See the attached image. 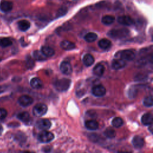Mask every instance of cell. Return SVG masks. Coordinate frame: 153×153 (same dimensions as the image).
<instances>
[{
	"instance_id": "obj_1",
	"label": "cell",
	"mask_w": 153,
	"mask_h": 153,
	"mask_svg": "<svg viewBox=\"0 0 153 153\" xmlns=\"http://www.w3.org/2000/svg\"><path fill=\"white\" fill-rule=\"evenodd\" d=\"M108 36L114 39H122L129 35V31L126 28L112 29L108 33Z\"/></svg>"
},
{
	"instance_id": "obj_2",
	"label": "cell",
	"mask_w": 153,
	"mask_h": 153,
	"mask_svg": "<svg viewBox=\"0 0 153 153\" xmlns=\"http://www.w3.org/2000/svg\"><path fill=\"white\" fill-rule=\"evenodd\" d=\"M71 83V81L67 78L60 79L56 81L54 83V87L59 92L67 91Z\"/></svg>"
},
{
	"instance_id": "obj_3",
	"label": "cell",
	"mask_w": 153,
	"mask_h": 153,
	"mask_svg": "<svg viewBox=\"0 0 153 153\" xmlns=\"http://www.w3.org/2000/svg\"><path fill=\"white\" fill-rule=\"evenodd\" d=\"M116 56L124 61H132L135 58V53L131 50H124L117 53Z\"/></svg>"
},
{
	"instance_id": "obj_4",
	"label": "cell",
	"mask_w": 153,
	"mask_h": 153,
	"mask_svg": "<svg viewBox=\"0 0 153 153\" xmlns=\"http://www.w3.org/2000/svg\"><path fill=\"white\" fill-rule=\"evenodd\" d=\"M33 114L36 117H41L46 114L47 107L44 103H38L33 108Z\"/></svg>"
},
{
	"instance_id": "obj_5",
	"label": "cell",
	"mask_w": 153,
	"mask_h": 153,
	"mask_svg": "<svg viewBox=\"0 0 153 153\" xmlns=\"http://www.w3.org/2000/svg\"><path fill=\"white\" fill-rule=\"evenodd\" d=\"M38 140L43 143H48L52 141L54 139V135L46 131H43V132H40L38 136Z\"/></svg>"
},
{
	"instance_id": "obj_6",
	"label": "cell",
	"mask_w": 153,
	"mask_h": 153,
	"mask_svg": "<svg viewBox=\"0 0 153 153\" xmlns=\"http://www.w3.org/2000/svg\"><path fill=\"white\" fill-rule=\"evenodd\" d=\"M36 126L39 129L42 131H47L52 126V123L47 119H40L36 123Z\"/></svg>"
},
{
	"instance_id": "obj_7",
	"label": "cell",
	"mask_w": 153,
	"mask_h": 153,
	"mask_svg": "<svg viewBox=\"0 0 153 153\" xmlns=\"http://www.w3.org/2000/svg\"><path fill=\"white\" fill-rule=\"evenodd\" d=\"M20 105L23 107L29 106L33 102V99L28 95H22L18 99Z\"/></svg>"
},
{
	"instance_id": "obj_8",
	"label": "cell",
	"mask_w": 153,
	"mask_h": 153,
	"mask_svg": "<svg viewBox=\"0 0 153 153\" xmlns=\"http://www.w3.org/2000/svg\"><path fill=\"white\" fill-rule=\"evenodd\" d=\"M92 93L97 97H101L106 93V88L102 85H96L92 88Z\"/></svg>"
},
{
	"instance_id": "obj_9",
	"label": "cell",
	"mask_w": 153,
	"mask_h": 153,
	"mask_svg": "<svg viewBox=\"0 0 153 153\" xmlns=\"http://www.w3.org/2000/svg\"><path fill=\"white\" fill-rule=\"evenodd\" d=\"M13 7V3L7 0H2L0 2V10L3 12L7 13L10 12Z\"/></svg>"
},
{
	"instance_id": "obj_10",
	"label": "cell",
	"mask_w": 153,
	"mask_h": 153,
	"mask_svg": "<svg viewBox=\"0 0 153 153\" xmlns=\"http://www.w3.org/2000/svg\"><path fill=\"white\" fill-rule=\"evenodd\" d=\"M60 69L63 74L69 75L72 71V67L71 64L66 61H64L61 63L60 65Z\"/></svg>"
},
{
	"instance_id": "obj_11",
	"label": "cell",
	"mask_w": 153,
	"mask_h": 153,
	"mask_svg": "<svg viewBox=\"0 0 153 153\" xmlns=\"http://www.w3.org/2000/svg\"><path fill=\"white\" fill-rule=\"evenodd\" d=\"M118 22L123 25L131 26L133 23V19L128 16H122L118 18Z\"/></svg>"
},
{
	"instance_id": "obj_12",
	"label": "cell",
	"mask_w": 153,
	"mask_h": 153,
	"mask_svg": "<svg viewBox=\"0 0 153 153\" xmlns=\"http://www.w3.org/2000/svg\"><path fill=\"white\" fill-rule=\"evenodd\" d=\"M18 118L26 124H30L32 122V119L29 114L27 112H22L18 115Z\"/></svg>"
},
{
	"instance_id": "obj_13",
	"label": "cell",
	"mask_w": 153,
	"mask_h": 153,
	"mask_svg": "<svg viewBox=\"0 0 153 153\" xmlns=\"http://www.w3.org/2000/svg\"><path fill=\"white\" fill-rule=\"evenodd\" d=\"M132 143L133 146L136 148H141L144 146V139L142 138V137L139 136H135L133 140H132Z\"/></svg>"
},
{
	"instance_id": "obj_14",
	"label": "cell",
	"mask_w": 153,
	"mask_h": 153,
	"mask_svg": "<svg viewBox=\"0 0 153 153\" xmlns=\"http://www.w3.org/2000/svg\"><path fill=\"white\" fill-rule=\"evenodd\" d=\"M126 65V62L121 59H115L112 62V67L113 69L118 70L123 68Z\"/></svg>"
},
{
	"instance_id": "obj_15",
	"label": "cell",
	"mask_w": 153,
	"mask_h": 153,
	"mask_svg": "<svg viewBox=\"0 0 153 153\" xmlns=\"http://www.w3.org/2000/svg\"><path fill=\"white\" fill-rule=\"evenodd\" d=\"M85 126L88 130L95 131L98 128L99 124L96 120H90L86 121L85 123Z\"/></svg>"
},
{
	"instance_id": "obj_16",
	"label": "cell",
	"mask_w": 153,
	"mask_h": 153,
	"mask_svg": "<svg viewBox=\"0 0 153 153\" xmlns=\"http://www.w3.org/2000/svg\"><path fill=\"white\" fill-rule=\"evenodd\" d=\"M61 47L62 49L65 50H71L72 49H75V45L74 43H72L67 40H65L61 43Z\"/></svg>"
},
{
	"instance_id": "obj_17",
	"label": "cell",
	"mask_w": 153,
	"mask_h": 153,
	"mask_svg": "<svg viewBox=\"0 0 153 153\" xmlns=\"http://www.w3.org/2000/svg\"><path fill=\"white\" fill-rule=\"evenodd\" d=\"M30 84L31 87L35 89H39V88H41L43 86V82L39 78L35 77L33 78L31 80Z\"/></svg>"
},
{
	"instance_id": "obj_18",
	"label": "cell",
	"mask_w": 153,
	"mask_h": 153,
	"mask_svg": "<svg viewBox=\"0 0 153 153\" xmlns=\"http://www.w3.org/2000/svg\"><path fill=\"white\" fill-rule=\"evenodd\" d=\"M93 72V74L95 75L101 77L104 73L105 67L103 65H102V64H98V65H96L94 67Z\"/></svg>"
},
{
	"instance_id": "obj_19",
	"label": "cell",
	"mask_w": 153,
	"mask_h": 153,
	"mask_svg": "<svg viewBox=\"0 0 153 153\" xmlns=\"http://www.w3.org/2000/svg\"><path fill=\"white\" fill-rule=\"evenodd\" d=\"M142 123L146 126H149L152 124V115L150 113L145 114L141 118Z\"/></svg>"
},
{
	"instance_id": "obj_20",
	"label": "cell",
	"mask_w": 153,
	"mask_h": 153,
	"mask_svg": "<svg viewBox=\"0 0 153 153\" xmlns=\"http://www.w3.org/2000/svg\"><path fill=\"white\" fill-rule=\"evenodd\" d=\"M41 52L46 57H51L54 54V50L49 46H43L41 48Z\"/></svg>"
},
{
	"instance_id": "obj_21",
	"label": "cell",
	"mask_w": 153,
	"mask_h": 153,
	"mask_svg": "<svg viewBox=\"0 0 153 153\" xmlns=\"http://www.w3.org/2000/svg\"><path fill=\"white\" fill-rule=\"evenodd\" d=\"M18 25L19 29L22 31H27L30 28L31 26L30 23L26 20H22L19 21L18 23Z\"/></svg>"
},
{
	"instance_id": "obj_22",
	"label": "cell",
	"mask_w": 153,
	"mask_h": 153,
	"mask_svg": "<svg viewBox=\"0 0 153 153\" xmlns=\"http://www.w3.org/2000/svg\"><path fill=\"white\" fill-rule=\"evenodd\" d=\"M94 62H95V59L92 55L90 54H87L84 56L83 62L86 66L87 67L91 66L92 65H93Z\"/></svg>"
},
{
	"instance_id": "obj_23",
	"label": "cell",
	"mask_w": 153,
	"mask_h": 153,
	"mask_svg": "<svg viewBox=\"0 0 153 153\" xmlns=\"http://www.w3.org/2000/svg\"><path fill=\"white\" fill-rule=\"evenodd\" d=\"M98 45L102 49H107L111 46V43L108 39H102L99 41Z\"/></svg>"
},
{
	"instance_id": "obj_24",
	"label": "cell",
	"mask_w": 153,
	"mask_h": 153,
	"mask_svg": "<svg viewBox=\"0 0 153 153\" xmlns=\"http://www.w3.org/2000/svg\"><path fill=\"white\" fill-rule=\"evenodd\" d=\"M115 21V18L112 16L107 15L103 16L102 19V22L105 25H110Z\"/></svg>"
},
{
	"instance_id": "obj_25",
	"label": "cell",
	"mask_w": 153,
	"mask_h": 153,
	"mask_svg": "<svg viewBox=\"0 0 153 153\" xmlns=\"http://www.w3.org/2000/svg\"><path fill=\"white\" fill-rule=\"evenodd\" d=\"M97 38H98L97 34L94 33H88L84 37L85 40L88 43L94 42L95 41H96Z\"/></svg>"
},
{
	"instance_id": "obj_26",
	"label": "cell",
	"mask_w": 153,
	"mask_h": 153,
	"mask_svg": "<svg viewBox=\"0 0 153 153\" xmlns=\"http://www.w3.org/2000/svg\"><path fill=\"white\" fill-rule=\"evenodd\" d=\"M12 44V41L9 38H2L0 39V46L3 48L9 47Z\"/></svg>"
},
{
	"instance_id": "obj_27",
	"label": "cell",
	"mask_w": 153,
	"mask_h": 153,
	"mask_svg": "<svg viewBox=\"0 0 153 153\" xmlns=\"http://www.w3.org/2000/svg\"><path fill=\"white\" fill-rule=\"evenodd\" d=\"M33 56L34 58L38 61H45L47 58L46 56H45L43 53L41 51L39 50H35L33 53Z\"/></svg>"
},
{
	"instance_id": "obj_28",
	"label": "cell",
	"mask_w": 153,
	"mask_h": 153,
	"mask_svg": "<svg viewBox=\"0 0 153 153\" xmlns=\"http://www.w3.org/2000/svg\"><path fill=\"white\" fill-rule=\"evenodd\" d=\"M104 134L108 138H115L116 135V131L112 128L107 129L104 132Z\"/></svg>"
},
{
	"instance_id": "obj_29",
	"label": "cell",
	"mask_w": 153,
	"mask_h": 153,
	"mask_svg": "<svg viewBox=\"0 0 153 153\" xmlns=\"http://www.w3.org/2000/svg\"><path fill=\"white\" fill-rule=\"evenodd\" d=\"M112 124L115 127H120L123 124V120L120 117H116L112 120Z\"/></svg>"
},
{
	"instance_id": "obj_30",
	"label": "cell",
	"mask_w": 153,
	"mask_h": 153,
	"mask_svg": "<svg viewBox=\"0 0 153 153\" xmlns=\"http://www.w3.org/2000/svg\"><path fill=\"white\" fill-rule=\"evenodd\" d=\"M143 105L147 107H151L153 105V101L152 96H148L144 99Z\"/></svg>"
},
{
	"instance_id": "obj_31",
	"label": "cell",
	"mask_w": 153,
	"mask_h": 153,
	"mask_svg": "<svg viewBox=\"0 0 153 153\" xmlns=\"http://www.w3.org/2000/svg\"><path fill=\"white\" fill-rule=\"evenodd\" d=\"M26 64H27V66L28 68H33L34 65V61H33V59H32L30 56H28L27 58L26 59Z\"/></svg>"
},
{
	"instance_id": "obj_32",
	"label": "cell",
	"mask_w": 153,
	"mask_h": 153,
	"mask_svg": "<svg viewBox=\"0 0 153 153\" xmlns=\"http://www.w3.org/2000/svg\"><path fill=\"white\" fill-rule=\"evenodd\" d=\"M68 12V10L66 7H61V9H59L58 13H57V16L58 17H62L63 16L65 15Z\"/></svg>"
},
{
	"instance_id": "obj_33",
	"label": "cell",
	"mask_w": 153,
	"mask_h": 153,
	"mask_svg": "<svg viewBox=\"0 0 153 153\" xmlns=\"http://www.w3.org/2000/svg\"><path fill=\"white\" fill-rule=\"evenodd\" d=\"M7 116V111L4 108H0V120H4Z\"/></svg>"
},
{
	"instance_id": "obj_34",
	"label": "cell",
	"mask_w": 153,
	"mask_h": 153,
	"mask_svg": "<svg viewBox=\"0 0 153 153\" xmlns=\"http://www.w3.org/2000/svg\"><path fill=\"white\" fill-rule=\"evenodd\" d=\"M6 87L5 86H0V93H1L3 92H4L6 90Z\"/></svg>"
},
{
	"instance_id": "obj_35",
	"label": "cell",
	"mask_w": 153,
	"mask_h": 153,
	"mask_svg": "<svg viewBox=\"0 0 153 153\" xmlns=\"http://www.w3.org/2000/svg\"><path fill=\"white\" fill-rule=\"evenodd\" d=\"M3 132V127L1 124H0V135H2Z\"/></svg>"
},
{
	"instance_id": "obj_36",
	"label": "cell",
	"mask_w": 153,
	"mask_h": 153,
	"mask_svg": "<svg viewBox=\"0 0 153 153\" xmlns=\"http://www.w3.org/2000/svg\"><path fill=\"white\" fill-rule=\"evenodd\" d=\"M19 153H34V152H31V151H21Z\"/></svg>"
},
{
	"instance_id": "obj_37",
	"label": "cell",
	"mask_w": 153,
	"mask_h": 153,
	"mask_svg": "<svg viewBox=\"0 0 153 153\" xmlns=\"http://www.w3.org/2000/svg\"><path fill=\"white\" fill-rule=\"evenodd\" d=\"M117 153H131V152H127V151H119Z\"/></svg>"
},
{
	"instance_id": "obj_38",
	"label": "cell",
	"mask_w": 153,
	"mask_h": 153,
	"mask_svg": "<svg viewBox=\"0 0 153 153\" xmlns=\"http://www.w3.org/2000/svg\"><path fill=\"white\" fill-rule=\"evenodd\" d=\"M1 80H2V78H1V73H0V82H1Z\"/></svg>"
},
{
	"instance_id": "obj_39",
	"label": "cell",
	"mask_w": 153,
	"mask_h": 153,
	"mask_svg": "<svg viewBox=\"0 0 153 153\" xmlns=\"http://www.w3.org/2000/svg\"><path fill=\"white\" fill-rule=\"evenodd\" d=\"M1 58H0V62H1Z\"/></svg>"
}]
</instances>
